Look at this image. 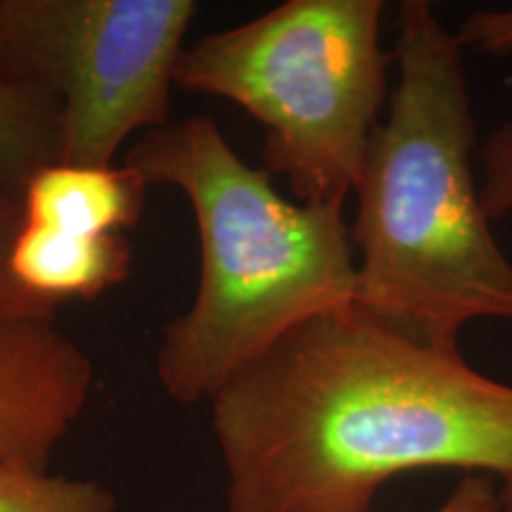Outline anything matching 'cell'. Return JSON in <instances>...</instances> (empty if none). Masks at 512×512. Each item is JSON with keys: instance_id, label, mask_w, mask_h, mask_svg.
<instances>
[{"instance_id": "obj_12", "label": "cell", "mask_w": 512, "mask_h": 512, "mask_svg": "<svg viewBox=\"0 0 512 512\" xmlns=\"http://www.w3.org/2000/svg\"><path fill=\"white\" fill-rule=\"evenodd\" d=\"M482 207L489 221L512 214V121H505L482 145Z\"/></svg>"}, {"instance_id": "obj_13", "label": "cell", "mask_w": 512, "mask_h": 512, "mask_svg": "<svg viewBox=\"0 0 512 512\" xmlns=\"http://www.w3.org/2000/svg\"><path fill=\"white\" fill-rule=\"evenodd\" d=\"M460 48L477 50L482 55H512V8L475 10L453 31Z\"/></svg>"}, {"instance_id": "obj_8", "label": "cell", "mask_w": 512, "mask_h": 512, "mask_svg": "<svg viewBox=\"0 0 512 512\" xmlns=\"http://www.w3.org/2000/svg\"><path fill=\"white\" fill-rule=\"evenodd\" d=\"M133 249L119 235H69L24 221L10 254L17 283L43 302L95 299L131 275Z\"/></svg>"}, {"instance_id": "obj_4", "label": "cell", "mask_w": 512, "mask_h": 512, "mask_svg": "<svg viewBox=\"0 0 512 512\" xmlns=\"http://www.w3.org/2000/svg\"><path fill=\"white\" fill-rule=\"evenodd\" d=\"M382 15L380 0H285L185 46L174 86L252 114L259 169L294 200L344 207L389 100Z\"/></svg>"}, {"instance_id": "obj_6", "label": "cell", "mask_w": 512, "mask_h": 512, "mask_svg": "<svg viewBox=\"0 0 512 512\" xmlns=\"http://www.w3.org/2000/svg\"><path fill=\"white\" fill-rule=\"evenodd\" d=\"M93 384L91 356L55 320L0 330V463L50 470Z\"/></svg>"}, {"instance_id": "obj_15", "label": "cell", "mask_w": 512, "mask_h": 512, "mask_svg": "<svg viewBox=\"0 0 512 512\" xmlns=\"http://www.w3.org/2000/svg\"><path fill=\"white\" fill-rule=\"evenodd\" d=\"M498 501H501V512H512V472H508V475L501 477Z\"/></svg>"}, {"instance_id": "obj_10", "label": "cell", "mask_w": 512, "mask_h": 512, "mask_svg": "<svg viewBox=\"0 0 512 512\" xmlns=\"http://www.w3.org/2000/svg\"><path fill=\"white\" fill-rule=\"evenodd\" d=\"M105 484L0 463V512H114Z\"/></svg>"}, {"instance_id": "obj_7", "label": "cell", "mask_w": 512, "mask_h": 512, "mask_svg": "<svg viewBox=\"0 0 512 512\" xmlns=\"http://www.w3.org/2000/svg\"><path fill=\"white\" fill-rule=\"evenodd\" d=\"M145 195V178L126 164H50L24 185V219L69 235H119L138 223Z\"/></svg>"}, {"instance_id": "obj_5", "label": "cell", "mask_w": 512, "mask_h": 512, "mask_svg": "<svg viewBox=\"0 0 512 512\" xmlns=\"http://www.w3.org/2000/svg\"><path fill=\"white\" fill-rule=\"evenodd\" d=\"M195 0H0V86L60 105L57 164L112 166L169 124Z\"/></svg>"}, {"instance_id": "obj_2", "label": "cell", "mask_w": 512, "mask_h": 512, "mask_svg": "<svg viewBox=\"0 0 512 512\" xmlns=\"http://www.w3.org/2000/svg\"><path fill=\"white\" fill-rule=\"evenodd\" d=\"M396 29L399 76L354 188V304L422 344L458 351L472 320L512 323V261L475 178L463 48L427 0H403Z\"/></svg>"}, {"instance_id": "obj_1", "label": "cell", "mask_w": 512, "mask_h": 512, "mask_svg": "<svg viewBox=\"0 0 512 512\" xmlns=\"http://www.w3.org/2000/svg\"><path fill=\"white\" fill-rule=\"evenodd\" d=\"M209 403L230 512H368L403 472H512L510 384L356 304L297 325Z\"/></svg>"}, {"instance_id": "obj_3", "label": "cell", "mask_w": 512, "mask_h": 512, "mask_svg": "<svg viewBox=\"0 0 512 512\" xmlns=\"http://www.w3.org/2000/svg\"><path fill=\"white\" fill-rule=\"evenodd\" d=\"M126 166L174 185L200 230L195 302L164 328L155 373L171 399L209 401L287 332L354 304L356 254L339 204H302L249 166L211 117L147 131Z\"/></svg>"}, {"instance_id": "obj_14", "label": "cell", "mask_w": 512, "mask_h": 512, "mask_svg": "<svg viewBox=\"0 0 512 512\" xmlns=\"http://www.w3.org/2000/svg\"><path fill=\"white\" fill-rule=\"evenodd\" d=\"M434 512H501V501L489 477L467 475L446 498V503Z\"/></svg>"}, {"instance_id": "obj_9", "label": "cell", "mask_w": 512, "mask_h": 512, "mask_svg": "<svg viewBox=\"0 0 512 512\" xmlns=\"http://www.w3.org/2000/svg\"><path fill=\"white\" fill-rule=\"evenodd\" d=\"M60 159V105L34 91L0 86V183L24 190L31 176Z\"/></svg>"}, {"instance_id": "obj_11", "label": "cell", "mask_w": 512, "mask_h": 512, "mask_svg": "<svg viewBox=\"0 0 512 512\" xmlns=\"http://www.w3.org/2000/svg\"><path fill=\"white\" fill-rule=\"evenodd\" d=\"M22 190L0 183V330L24 320H55L60 306L43 302L17 283L10 268V254L19 230L24 228Z\"/></svg>"}]
</instances>
